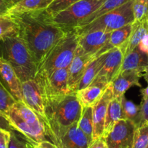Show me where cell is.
Instances as JSON below:
<instances>
[{"instance_id":"1","label":"cell","mask_w":148,"mask_h":148,"mask_svg":"<svg viewBox=\"0 0 148 148\" xmlns=\"http://www.w3.org/2000/svg\"><path fill=\"white\" fill-rule=\"evenodd\" d=\"M19 27L18 36L25 42L37 67L68 31L55 24L46 10L10 15ZM38 69V68H37Z\"/></svg>"},{"instance_id":"2","label":"cell","mask_w":148,"mask_h":148,"mask_svg":"<svg viewBox=\"0 0 148 148\" xmlns=\"http://www.w3.org/2000/svg\"><path fill=\"white\" fill-rule=\"evenodd\" d=\"M83 107L76 92L66 95L45 97V120L49 139L58 146L65 132L78 123Z\"/></svg>"},{"instance_id":"3","label":"cell","mask_w":148,"mask_h":148,"mask_svg":"<svg viewBox=\"0 0 148 148\" xmlns=\"http://www.w3.org/2000/svg\"><path fill=\"white\" fill-rule=\"evenodd\" d=\"M0 57L10 64L22 83L35 79L38 67L25 42L18 36L0 41Z\"/></svg>"},{"instance_id":"4","label":"cell","mask_w":148,"mask_h":148,"mask_svg":"<svg viewBox=\"0 0 148 148\" xmlns=\"http://www.w3.org/2000/svg\"><path fill=\"white\" fill-rule=\"evenodd\" d=\"M79 35L73 29L65 35L49 51L39 65L36 76H44L60 68H68L79 44Z\"/></svg>"},{"instance_id":"5","label":"cell","mask_w":148,"mask_h":148,"mask_svg":"<svg viewBox=\"0 0 148 148\" xmlns=\"http://www.w3.org/2000/svg\"><path fill=\"white\" fill-rule=\"evenodd\" d=\"M133 1L127 2L122 6L111 10L102 16L96 18L84 26L75 28L73 30L81 36L89 32L102 31L111 33L128 24L134 22L133 13Z\"/></svg>"},{"instance_id":"6","label":"cell","mask_w":148,"mask_h":148,"mask_svg":"<svg viewBox=\"0 0 148 148\" xmlns=\"http://www.w3.org/2000/svg\"><path fill=\"white\" fill-rule=\"evenodd\" d=\"M105 1L80 0L52 16V21L65 31L73 29L99 9Z\"/></svg>"},{"instance_id":"7","label":"cell","mask_w":148,"mask_h":148,"mask_svg":"<svg viewBox=\"0 0 148 148\" xmlns=\"http://www.w3.org/2000/svg\"><path fill=\"white\" fill-rule=\"evenodd\" d=\"M68 68H60L44 76H36L42 84L45 97L73 93L68 86Z\"/></svg>"},{"instance_id":"8","label":"cell","mask_w":148,"mask_h":148,"mask_svg":"<svg viewBox=\"0 0 148 148\" xmlns=\"http://www.w3.org/2000/svg\"><path fill=\"white\" fill-rule=\"evenodd\" d=\"M136 126L127 119L119 121L105 136L108 148H132Z\"/></svg>"},{"instance_id":"9","label":"cell","mask_w":148,"mask_h":148,"mask_svg":"<svg viewBox=\"0 0 148 148\" xmlns=\"http://www.w3.org/2000/svg\"><path fill=\"white\" fill-rule=\"evenodd\" d=\"M23 102L45 120V96L42 84L37 78L22 83Z\"/></svg>"},{"instance_id":"10","label":"cell","mask_w":148,"mask_h":148,"mask_svg":"<svg viewBox=\"0 0 148 148\" xmlns=\"http://www.w3.org/2000/svg\"><path fill=\"white\" fill-rule=\"evenodd\" d=\"M123 58L124 55L120 48H113L106 52L102 68L92 83H112L120 73Z\"/></svg>"},{"instance_id":"11","label":"cell","mask_w":148,"mask_h":148,"mask_svg":"<svg viewBox=\"0 0 148 148\" xmlns=\"http://www.w3.org/2000/svg\"><path fill=\"white\" fill-rule=\"evenodd\" d=\"M94 58H95L84 53L78 45L73 59L68 68V86L73 92H76L78 86L86 71L88 64Z\"/></svg>"},{"instance_id":"12","label":"cell","mask_w":148,"mask_h":148,"mask_svg":"<svg viewBox=\"0 0 148 148\" xmlns=\"http://www.w3.org/2000/svg\"><path fill=\"white\" fill-rule=\"evenodd\" d=\"M113 97V87L111 83L105 91L102 96L93 108L94 129L92 139L104 136V126L106 118L108 107L110 102Z\"/></svg>"},{"instance_id":"13","label":"cell","mask_w":148,"mask_h":148,"mask_svg":"<svg viewBox=\"0 0 148 148\" xmlns=\"http://www.w3.org/2000/svg\"><path fill=\"white\" fill-rule=\"evenodd\" d=\"M110 33L96 31L79 36V46L84 53L94 58L99 56L109 41Z\"/></svg>"},{"instance_id":"14","label":"cell","mask_w":148,"mask_h":148,"mask_svg":"<svg viewBox=\"0 0 148 148\" xmlns=\"http://www.w3.org/2000/svg\"><path fill=\"white\" fill-rule=\"evenodd\" d=\"M0 78L1 82L17 101L23 102L22 82L17 76L10 64L0 57Z\"/></svg>"},{"instance_id":"15","label":"cell","mask_w":148,"mask_h":148,"mask_svg":"<svg viewBox=\"0 0 148 148\" xmlns=\"http://www.w3.org/2000/svg\"><path fill=\"white\" fill-rule=\"evenodd\" d=\"M142 77V73L136 70L122 72L114 79L111 84L113 87L114 97H123L131 87L137 86L141 87L139 79Z\"/></svg>"},{"instance_id":"16","label":"cell","mask_w":148,"mask_h":148,"mask_svg":"<svg viewBox=\"0 0 148 148\" xmlns=\"http://www.w3.org/2000/svg\"><path fill=\"white\" fill-rule=\"evenodd\" d=\"M109 84L95 82L87 87L77 91L76 96L83 108L93 107L99 101Z\"/></svg>"},{"instance_id":"17","label":"cell","mask_w":148,"mask_h":148,"mask_svg":"<svg viewBox=\"0 0 148 148\" xmlns=\"http://www.w3.org/2000/svg\"><path fill=\"white\" fill-rule=\"evenodd\" d=\"M89 144V139L79 129L78 123H74L65 132L60 142V145L66 148H88Z\"/></svg>"},{"instance_id":"18","label":"cell","mask_w":148,"mask_h":148,"mask_svg":"<svg viewBox=\"0 0 148 148\" xmlns=\"http://www.w3.org/2000/svg\"><path fill=\"white\" fill-rule=\"evenodd\" d=\"M147 67V55L145 52H142L137 47L124 56L120 73L126 71L136 70V71H141L143 75L144 72Z\"/></svg>"},{"instance_id":"19","label":"cell","mask_w":148,"mask_h":148,"mask_svg":"<svg viewBox=\"0 0 148 148\" xmlns=\"http://www.w3.org/2000/svg\"><path fill=\"white\" fill-rule=\"evenodd\" d=\"M132 23L128 24L122 28L112 31L110 35L108 43L103 48L101 52V55L103 54L104 52H108L110 49L116 47L120 48L123 52V55H125L128 40H129L131 32H132Z\"/></svg>"},{"instance_id":"20","label":"cell","mask_w":148,"mask_h":148,"mask_svg":"<svg viewBox=\"0 0 148 148\" xmlns=\"http://www.w3.org/2000/svg\"><path fill=\"white\" fill-rule=\"evenodd\" d=\"M122 99L123 97H114L111 99L108 107L106 118L104 126V137L110 132L114 125L119 121L124 119L122 108Z\"/></svg>"},{"instance_id":"21","label":"cell","mask_w":148,"mask_h":148,"mask_svg":"<svg viewBox=\"0 0 148 148\" xmlns=\"http://www.w3.org/2000/svg\"><path fill=\"white\" fill-rule=\"evenodd\" d=\"M55 0H22L7 11L9 15L33 11L44 10L47 9L48 7Z\"/></svg>"},{"instance_id":"22","label":"cell","mask_w":148,"mask_h":148,"mask_svg":"<svg viewBox=\"0 0 148 148\" xmlns=\"http://www.w3.org/2000/svg\"><path fill=\"white\" fill-rule=\"evenodd\" d=\"M105 54H106V52H104L103 54L100 55L99 56L94 58L88 64L86 71H85L84 73L83 76H82V79L80 81V83L78 86L77 91L84 89V88L87 87L89 85L92 84V83L94 82L96 76H97L98 73H99L101 68H102L104 60H105Z\"/></svg>"},{"instance_id":"23","label":"cell","mask_w":148,"mask_h":148,"mask_svg":"<svg viewBox=\"0 0 148 148\" xmlns=\"http://www.w3.org/2000/svg\"><path fill=\"white\" fill-rule=\"evenodd\" d=\"M148 33V23L147 19L141 21H134L132 23V29L128 40L125 55L139 46L143 37Z\"/></svg>"},{"instance_id":"24","label":"cell","mask_w":148,"mask_h":148,"mask_svg":"<svg viewBox=\"0 0 148 148\" xmlns=\"http://www.w3.org/2000/svg\"><path fill=\"white\" fill-rule=\"evenodd\" d=\"M18 34L19 27L14 18L7 13H0V41Z\"/></svg>"},{"instance_id":"25","label":"cell","mask_w":148,"mask_h":148,"mask_svg":"<svg viewBox=\"0 0 148 148\" xmlns=\"http://www.w3.org/2000/svg\"><path fill=\"white\" fill-rule=\"evenodd\" d=\"M130 1H132V0H105L102 5V6L99 9L97 10L95 12H93L90 16L88 17L79 26L76 27V28H79V27L84 26V25H88V24L90 23L91 22H92L96 18L102 16V15L110 12V11L113 10L122 6V5L130 2Z\"/></svg>"},{"instance_id":"26","label":"cell","mask_w":148,"mask_h":148,"mask_svg":"<svg viewBox=\"0 0 148 148\" xmlns=\"http://www.w3.org/2000/svg\"><path fill=\"white\" fill-rule=\"evenodd\" d=\"M78 126L86 135L89 142H92L94 129L93 108L92 107L83 108L82 116L78 122Z\"/></svg>"},{"instance_id":"27","label":"cell","mask_w":148,"mask_h":148,"mask_svg":"<svg viewBox=\"0 0 148 148\" xmlns=\"http://www.w3.org/2000/svg\"><path fill=\"white\" fill-rule=\"evenodd\" d=\"M132 148H148V123L136 129Z\"/></svg>"},{"instance_id":"28","label":"cell","mask_w":148,"mask_h":148,"mask_svg":"<svg viewBox=\"0 0 148 148\" xmlns=\"http://www.w3.org/2000/svg\"><path fill=\"white\" fill-rule=\"evenodd\" d=\"M122 108H123L124 119L132 121L136 125L139 117V110H140L139 105H136L132 101L126 99L124 95L122 99Z\"/></svg>"},{"instance_id":"29","label":"cell","mask_w":148,"mask_h":148,"mask_svg":"<svg viewBox=\"0 0 148 148\" xmlns=\"http://www.w3.org/2000/svg\"><path fill=\"white\" fill-rule=\"evenodd\" d=\"M16 102V99L0 81V111L7 116Z\"/></svg>"},{"instance_id":"30","label":"cell","mask_w":148,"mask_h":148,"mask_svg":"<svg viewBox=\"0 0 148 148\" xmlns=\"http://www.w3.org/2000/svg\"><path fill=\"white\" fill-rule=\"evenodd\" d=\"M132 8L134 21L147 19L148 16V0H134Z\"/></svg>"},{"instance_id":"31","label":"cell","mask_w":148,"mask_h":148,"mask_svg":"<svg viewBox=\"0 0 148 148\" xmlns=\"http://www.w3.org/2000/svg\"><path fill=\"white\" fill-rule=\"evenodd\" d=\"M80 0H55L47 8L46 11L51 16H54L58 12L64 10L71 5L79 2Z\"/></svg>"},{"instance_id":"32","label":"cell","mask_w":148,"mask_h":148,"mask_svg":"<svg viewBox=\"0 0 148 148\" xmlns=\"http://www.w3.org/2000/svg\"><path fill=\"white\" fill-rule=\"evenodd\" d=\"M139 107L140 110H139V117L136 124V128L142 126L144 123H148V100L142 99Z\"/></svg>"},{"instance_id":"33","label":"cell","mask_w":148,"mask_h":148,"mask_svg":"<svg viewBox=\"0 0 148 148\" xmlns=\"http://www.w3.org/2000/svg\"><path fill=\"white\" fill-rule=\"evenodd\" d=\"M16 131H13L10 133V139L8 143V148H28L27 141H23L15 133Z\"/></svg>"},{"instance_id":"34","label":"cell","mask_w":148,"mask_h":148,"mask_svg":"<svg viewBox=\"0 0 148 148\" xmlns=\"http://www.w3.org/2000/svg\"><path fill=\"white\" fill-rule=\"evenodd\" d=\"M0 129L10 132V133L15 131L8 116L4 114L3 113H2L1 111H0Z\"/></svg>"},{"instance_id":"35","label":"cell","mask_w":148,"mask_h":148,"mask_svg":"<svg viewBox=\"0 0 148 148\" xmlns=\"http://www.w3.org/2000/svg\"><path fill=\"white\" fill-rule=\"evenodd\" d=\"M88 148H108L105 137L102 136L97 139H92Z\"/></svg>"},{"instance_id":"36","label":"cell","mask_w":148,"mask_h":148,"mask_svg":"<svg viewBox=\"0 0 148 148\" xmlns=\"http://www.w3.org/2000/svg\"><path fill=\"white\" fill-rule=\"evenodd\" d=\"M10 139V132L0 129V146L8 145Z\"/></svg>"},{"instance_id":"37","label":"cell","mask_w":148,"mask_h":148,"mask_svg":"<svg viewBox=\"0 0 148 148\" xmlns=\"http://www.w3.org/2000/svg\"><path fill=\"white\" fill-rule=\"evenodd\" d=\"M32 145V144H31ZM34 148H58V147L50 141H43L39 143L33 144Z\"/></svg>"},{"instance_id":"38","label":"cell","mask_w":148,"mask_h":148,"mask_svg":"<svg viewBox=\"0 0 148 148\" xmlns=\"http://www.w3.org/2000/svg\"><path fill=\"white\" fill-rule=\"evenodd\" d=\"M138 48L142 51V52H145L147 55L148 53V33L143 37V39L139 43Z\"/></svg>"},{"instance_id":"39","label":"cell","mask_w":148,"mask_h":148,"mask_svg":"<svg viewBox=\"0 0 148 148\" xmlns=\"http://www.w3.org/2000/svg\"><path fill=\"white\" fill-rule=\"evenodd\" d=\"M21 1H22V0H5V2L7 8H8V9L9 10L10 8L13 7L14 5H15L16 4L19 3V2H21Z\"/></svg>"},{"instance_id":"40","label":"cell","mask_w":148,"mask_h":148,"mask_svg":"<svg viewBox=\"0 0 148 148\" xmlns=\"http://www.w3.org/2000/svg\"><path fill=\"white\" fill-rule=\"evenodd\" d=\"M8 10L6 5H5V0H0V13H7Z\"/></svg>"},{"instance_id":"41","label":"cell","mask_w":148,"mask_h":148,"mask_svg":"<svg viewBox=\"0 0 148 148\" xmlns=\"http://www.w3.org/2000/svg\"><path fill=\"white\" fill-rule=\"evenodd\" d=\"M141 94H142V99L148 100V86L144 89H141Z\"/></svg>"},{"instance_id":"42","label":"cell","mask_w":148,"mask_h":148,"mask_svg":"<svg viewBox=\"0 0 148 148\" xmlns=\"http://www.w3.org/2000/svg\"><path fill=\"white\" fill-rule=\"evenodd\" d=\"M142 77H144L145 80L146 81L147 83L148 84V67L147 68V69L145 70V72H144L143 75H142Z\"/></svg>"},{"instance_id":"43","label":"cell","mask_w":148,"mask_h":148,"mask_svg":"<svg viewBox=\"0 0 148 148\" xmlns=\"http://www.w3.org/2000/svg\"><path fill=\"white\" fill-rule=\"evenodd\" d=\"M27 145H28V148H34V146L30 142H27Z\"/></svg>"},{"instance_id":"44","label":"cell","mask_w":148,"mask_h":148,"mask_svg":"<svg viewBox=\"0 0 148 148\" xmlns=\"http://www.w3.org/2000/svg\"><path fill=\"white\" fill-rule=\"evenodd\" d=\"M57 146V145H56ZM58 148H66V147H65L63 146V145H58Z\"/></svg>"},{"instance_id":"45","label":"cell","mask_w":148,"mask_h":148,"mask_svg":"<svg viewBox=\"0 0 148 148\" xmlns=\"http://www.w3.org/2000/svg\"><path fill=\"white\" fill-rule=\"evenodd\" d=\"M8 145H3V146H0V148H8Z\"/></svg>"},{"instance_id":"46","label":"cell","mask_w":148,"mask_h":148,"mask_svg":"<svg viewBox=\"0 0 148 148\" xmlns=\"http://www.w3.org/2000/svg\"><path fill=\"white\" fill-rule=\"evenodd\" d=\"M147 23H148V16H147Z\"/></svg>"},{"instance_id":"47","label":"cell","mask_w":148,"mask_h":148,"mask_svg":"<svg viewBox=\"0 0 148 148\" xmlns=\"http://www.w3.org/2000/svg\"><path fill=\"white\" fill-rule=\"evenodd\" d=\"M147 56H148V53H147Z\"/></svg>"}]
</instances>
